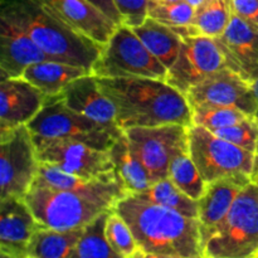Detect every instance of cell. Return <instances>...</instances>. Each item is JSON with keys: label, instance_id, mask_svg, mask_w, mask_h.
<instances>
[{"label": "cell", "instance_id": "6da1fadb", "mask_svg": "<svg viewBox=\"0 0 258 258\" xmlns=\"http://www.w3.org/2000/svg\"><path fill=\"white\" fill-rule=\"evenodd\" d=\"M113 209L130 227L139 247V257H204L198 218L184 216L134 194L121 198Z\"/></svg>", "mask_w": 258, "mask_h": 258}, {"label": "cell", "instance_id": "7a4b0ae2", "mask_svg": "<svg viewBox=\"0 0 258 258\" xmlns=\"http://www.w3.org/2000/svg\"><path fill=\"white\" fill-rule=\"evenodd\" d=\"M101 90L116 107V122L123 131L133 127L179 123L193 125L188 98L165 80L149 77L98 78Z\"/></svg>", "mask_w": 258, "mask_h": 258}, {"label": "cell", "instance_id": "3957f363", "mask_svg": "<svg viewBox=\"0 0 258 258\" xmlns=\"http://www.w3.org/2000/svg\"><path fill=\"white\" fill-rule=\"evenodd\" d=\"M0 18L32 38L50 60L92 71L102 49L73 29L45 0H0Z\"/></svg>", "mask_w": 258, "mask_h": 258}, {"label": "cell", "instance_id": "277c9868", "mask_svg": "<svg viewBox=\"0 0 258 258\" xmlns=\"http://www.w3.org/2000/svg\"><path fill=\"white\" fill-rule=\"evenodd\" d=\"M127 196L121 180H101L83 190H53L32 186L25 202L40 224L48 228L71 231L87 226L100 214L111 211Z\"/></svg>", "mask_w": 258, "mask_h": 258}, {"label": "cell", "instance_id": "5b68a950", "mask_svg": "<svg viewBox=\"0 0 258 258\" xmlns=\"http://www.w3.org/2000/svg\"><path fill=\"white\" fill-rule=\"evenodd\" d=\"M27 126L35 138L81 141L102 150H110L123 134L122 128L106 126L70 108L59 93L47 96L42 110Z\"/></svg>", "mask_w": 258, "mask_h": 258}, {"label": "cell", "instance_id": "8992f818", "mask_svg": "<svg viewBox=\"0 0 258 258\" xmlns=\"http://www.w3.org/2000/svg\"><path fill=\"white\" fill-rule=\"evenodd\" d=\"M208 258L258 257V184L252 180L204 246Z\"/></svg>", "mask_w": 258, "mask_h": 258}, {"label": "cell", "instance_id": "52a82bcc", "mask_svg": "<svg viewBox=\"0 0 258 258\" xmlns=\"http://www.w3.org/2000/svg\"><path fill=\"white\" fill-rule=\"evenodd\" d=\"M91 73L98 78L149 77L166 81L168 68L146 48L133 28L122 23L102 45Z\"/></svg>", "mask_w": 258, "mask_h": 258}, {"label": "cell", "instance_id": "ba28073f", "mask_svg": "<svg viewBox=\"0 0 258 258\" xmlns=\"http://www.w3.org/2000/svg\"><path fill=\"white\" fill-rule=\"evenodd\" d=\"M189 151L207 184L232 175L256 173L258 155L199 125L188 127Z\"/></svg>", "mask_w": 258, "mask_h": 258}, {"label": "cell", "instance_id": "9c48e42d", "mask_svg": "<svg viewBox=\"0 0 258 258\" xmlns=\"http://www.w3.org/2000/svg\"><path fill=\"white\" fill-rule=\"evenodd\" d=\"M40 161L27 125L0 133V199L25 198Z\"/></svg>", "mask_w": 258, "mask_h": 258}, {"label": "cell", "instance_id": "30bf717a", "mask_svg": "<svg viewBox=\"0 0 258 258\" xmlns=\"http://www.w3.org/2000/svg\"><path fill=\"white\" fill-rule=\"evenodd\" d=\"M40 163L50 164L86 180H120L108 150L75 140L33 136Z\"/></svg>", "mask_w": 258, "mask_h": 258}, {"label": "cell", "instance_id": "8fae6325", "mask_svg": "<svg viewBox=\"0 0 258 258\" xmlns=\"http://www.w3.org/2000/svg\"><path fill=\"white\" fill-rule=\"evenodd\" d=\"M227 67V60L214 38L183 37L180 52L168 70L166 82L185 95L191 87Z\"/></svg>", "mask_w": 258, "mask_h": 258}, {"label": "cell", "instance_id": "7c38bea8", "mask_svg": "<svg viewBox=\"0 0 258 258\" xmlns=\"http://www.w3.org/2000/svg\"><path fill=\"white\" fill-rule=\"evenodd\" d=\"M133 153L149 171L153 183L169 176L171 154L181 141L188 139V126L170 125L133 127L123 131Z\"/></svg>", "mask_w": 258, "mask_h": 258}, {"label": "cell", "instance_id": "4fadbf2b", "mask_svg": "<svg viewBox=\"0 0 258 258\" xmlns=\"http://www.w3.org/2000/svg\"><path fill=\"white\" fill-rule=\"evenodd\" d=\"M191 108L201 106L233 107L248 116L257 113V98L252 85L226 67L213 73L185 93Z\"/></svg>", "mask_w": 258, "mask_h": 258}, {"label": "cell", "instance_id": "5bb4252c", "mask_svg": "<svg viewBox=\"0 0 258 258\" xmlns=\"http://www.w3.org/2000/svg\"><path fill=\"white\" fill-rule=\"evenodd\" d=\"M0 254L7 258H28L33 234L44 227L38 222L24 198L0 199Z\"/></svg>", "mask_w": 258, "mask_h": 258}, {"label": "cell", "instance_id": "9a60e30c", "mask_svg": "<svg viewBox=\"0 0 258 258\" xmlns=\"http://www.w3.org/2000/svg\"><path fill=\"white\" fill-rule=\"evenodd\" d=\"M227 60V67L252 85L258 75V29L234 14L223 34L214 38Z\"/></svg>", "mask_w": 258, "mask_h": 258}, {"label": "cell", "instance_id": "2e32d148", "mask_svg": "<svg viewBox=\"0 0 258 258\" xmlns=\"http://www.w3.org/2000/svg\"><path fill=\"white\" fill-rule=\"evenodd\" d=\"M47 95L24 80L2 78L0 82V133L27 125L42 110Z\"/></svg>", "mask_w": 258, "mask_h": 258}, {"label": "cell", "instance_id": "e0dca14e", "mask_svg": "<svg viewBox=\"0 0 258 258\" xmlns=\"http://www.w3.org/2000/svg\"><path fill=\"white\" fill-rule=\"evenodd\" d=\"M252 180V176L239 174L207 184L204 194L198 201V219L201 222V233L204 246L224 221L238 194Z\"/></svg>", "mask_w": 258, "mask_h": 258}, {"label": "cell", "instance_id": "ac0fdd59", "mask_svg": "<svg viewBox=\"0 0 258 258\" xmlns=\"http://www.w3.org/2000/svg\"><path fill=\"white\" fill-rule=\"evenodd\" d=\"M0 77L19 78L29 66L49 57L24 32L0 18Z\"/></svg>", "mask_w": 258, "mask_h": 258}, {"label": "cell", "instance_id": "d6986e66", "mask_svg": "<svg viewBox=\"0 0 258 258\" xmlns=\"http://www.w3.org/2000/svg\"><path fill=\"white\" fill-rule=\"evenodd\" d=\"M59 95L72 110L106 126L118 127L115 105L101 90L96 76L87 75L72 81Z\"/></svg>", "mask_w": 258, "mask_h": 258}, {"label": "cell", "instance_id": "ffe728a7", "mask_svg": "<svg viewBox=\"0 0 258 258\" xmlns=\"http://www.w3.org/2000/svg\"><path fill=\"white\" fill-rule=\"evenodd\" d=\"M73 29L103 45L118 27L88 0H45Z\"/></svg>", "mask_w": 258, "mask_h": 258}, {"label": "cell", "instance_id": "44dd1931", "mask_svg": "<svg viewBox=\"0 0 258 258\" xmlns=\"http://www.w3.org/2000/svg\"><path fill=\"white\" fill-rule=\"evenodd\" d=\"M92 75L87 68L55 60H43L29 66L22 77L39 88L47 96L58 95L66 86L83 76Z\"/></svg>", "mask_w": 258, "mask_h": 258}, {"label": "cell", "instance_id": "7402d4cb", "mask_svg": "<svg viewBox=\"0 0 258 258\" xmlns=\"http://www.w3.org/2000/svg\"><path fill=\"white\" fill-rule=\"evenodd\" d=\"M131 28L146 48L169 70L180 52L183 37L171 27L151 17L146 18L143 24Z\"/></svg>", "mask_w": 258, "mask_h": 258}, {"label": "cell", "instance_id": "603a6c76", "mask_svg": "<svg viewBox=\"0 0 258 258\" xmlns=\"http://www.w3.org/2000/svg\"><path fill=\"white\" fill-rule=\"evenodd\" d=\"M108 151L127 194H140L153 184L145 165L128 146L125 133L113 143Z\"/></svg>", "mask_w": 258, "mask_h": 258}, {"label": "cell", "instance_id": "cb8c5ba5", "mask_svg": "<svg viewBox=\"0 0 258 258\" xmlns=\"http://www.w3.org/2000/svg\"><path fill=\"white\" fill-rule=\"evenodd\" d=\"M83 228L59 231L42 227L33 234L28 258H73Z\"/></svg>", "mask_w": 258, "mask_h": 258}, {"label": "cell", "instance_id": "d4e9b609", "mask_svg": "<svg viewBox=\"0 0 258 258\" xmlns=\"http://www.w3.org/2000/svg\"><path fill=\"white\" fill-rule=\"evenodd\" d=\"M169 178L190 198L199 201L204 194L207 183L201 176L189 151L188 139L181 141L171 154L169 161Z\"/></svg>", "mask_w": 258, "mask_h": 258}, {"label": "cell", "instance_id": "484cf974", "mask_svg": "<svg viewBox=\"0 0 258 258\" xmlns=\"http://www.w3.org/2000/svg\"><path fill=\"white\" fill-rule=\"evenodd\" d=\"M134 196L144 201L178 211L179 213L191 217V218L199 217L198 201L184 193L169 176L153 183L143 193L134 194Z\"/></svg>", "mask_w": 258, "mask_h": 258}, {"label": "cell", "instance_id": "4316f807", "mask_svg": "<svg viewBox=\"0 0 258 258\" xmlns=\"http://www.w3.org/2000/svg\"><path fill=\"white\" fill-rule=\"evenodd\" d=\"M232 17V0H207L196 9L191 28L196 35L218 38Z\"/></svg>", "mask_w": 258, "mask_h": 258}, {"label": "cell", "instance_id": "83f0119b", "mask_svg": "<svg viewBox=\"0 0 258 258\" xmlns=\"http://www.w3.org/2000/svg\"><path fill=\"white\" fill-rule=\"evenodd\" d=\"M113 209V208H112ZM110 211L83 227L73 258H121L110 246L106 237V222Z\"/></svg>", "mask_w": 258, "mask_h": 258}, {"label": "cell", "instance_id": "f1b7e54d", "mask_svg": "<svg viewBox=\"0 0 258 258\" xmlns=\"http://www.w3.org/2000/svg\"><path fill=\"white\" fill-rule=\"evenodd\" d=\"M98 181L101 180H86L54 165L40 163L33 186H43L53 190H83L92 188Z\"/></svg>", "mask_w": 258, "mask_h": 258}, {"label": "cell", "instance_id": "f546056e", "mask_svg": "<svg viewBox=\"0 0 258 258\" xmlns=\"http://www.w3.org/2000/svg\"><path fill=\"white\" fill-rule=\"evenodd\" d=\"M196 15V8L185 0L179 2H159L150 0L148 8V17L154 18L163 24L171 28L190 27Z\"/></svg>", "mask_w": 258, "mask_h": 258}, {"label": "cell", "instance_id": "4dcf8cb0", "mask_svg": "<svg viewBox=\"0 0 258 258\" xmlns=\"http://www.w3.org/2000/svg\"><path fill=\"white\" fill-rule=\"evenodd\" d=\"M106 237L113 251L121 258L139 257V247L135 237L125 219L111 209L106 222Z\"/></svg>", "mask_w": 258, "mask_h": 258}, {"label": "cell", "instance_id": "1f68e13d", "mask_svg": "<svg viewBox=\"0 0 258 258\" xmlns=\"http://www.w3.org/2000/svg\"><path fill=\"white\" fill-rule=\"evenodd\" d=\"M191 111L194 125L203 126L211 131L229 127L251 117L237 108L223 106H201L191 108Z\"/></svg>", "mask_w": 258, "mask_h": 258}, {"label": "cell", "instance_id": "d6a6232c", "mask_svg": "<svg viewBox=\"0 0 258 258\" xmlns=\"http://www.w3.org/2000/svg\"><path fill=\"white\" fill-rule=\"evenodd\" d=\"M213 133L258 155V120L253 116L229 127L214 130Z\"/></svg>", "mask_w": 258, "mask_h": 258}, {"label": "cell", "instance_id": "836d02e7", "mask_svg": "<svg viewBox=\"0 0 258 258\" xmlns=\"http://www.w3.org/2000/svg\"><path fill=\"white\" fill-rule=\"evenodd\" d=\"M120 10L123 24L138 27L148 18V8L150 0H113Z\"/></svg>", "mask_w": 258, "mask_h": 258}, {"label": "cell", "instance_id": "e575fe53", "mask_svg": "<svg viewBox=\"0 0 258 258\" xmlns=\"http://www.w3.org/2000/svg\"><path fill=\"white\" fill-rule=\"evenodd\" d=\"M232 10L258 29V0H232Z\"/></svg>", "mask_w": 258, "mask_h": 258}, {"label": "cell", "instance_id": "d590c367", "mask_svg": "<svg viewBox=\"0 0 258 258\" xmlns=\"http://www.w3.org/2000/svg\"><path fill=\"white\" fill-rule=\"evenodd\" d=\"M88 2H91L93 5H96L98 9L102 10L107 17H110L111 19L115 23H117L118 25L122 24V17H121L120 10L117 9V7H116L113 0H88Z\"/></svg>", "mask_w": 258, "mask_h": 258}, {"label": "cell", "instance_id": "8d00e7d4", "mask_svg": "<svg viewBox=\"0 0 258 258\" xmlns=\"http://www.w3.org/2000/svg\"><path fill=\"white\" fill-rule=\"evenodd\" d=\"M252 88H253L254 95H256V98H257V105H258V75L256 76V78H254V80H253V82H252ZM256 118L258 120V108H257Z\"/></svg>", "mask_w": 258, "mask_h": 258}, {"label": "cell", "instance_id": "74e56055", "mask_svg": "<svg viewBox=\"0 0 258 258\" xmlns=\"http://www.w3.org/2000/svg\"><path fill=\"white\" fill-rule=\"evenodd\" d=\"M185 2L189 3V4H190L191 7L196 8V9H197V8L201 7L202 4H204V3H206L207 0H185Z\"/></svg>", "mask_w": 258, "mask_h": 258}, {"label": "cell", "instance_id": "f35d334b", "mask_svg": "<svg viewBox=\"0 0 258 258\" xmlns=\"http://www.w3.org/2000/svg\"><path fill=\"white\" fill-rule=\"evenodd\" d=\"M253 181H256V183L258 184V164H257V169H256V173H254V175H253Z\"/></svg>", "mask_w": 258, "mask_h": 258}, {"label": "cell", "instance_id": "ab89813d", "mask_svg": "<svg viewBox=\"0 0 258 258\" xmlns=\"http://www.w3.org/2000/svg\"><path fill=\"white\" fill-rule=\"evenodd\" d=\"M159 2H179V0H159Z\"/></svg>", "mask_w": 258, "mask_h": 258}, {"label": "cell", "instance_id": "60d3db41", "mask_svg": "<svg viewBox=\"0 0 258 258\" xmlns=\"http://www.w3.org/2000/svg\"><path fill=\"white\" fill-rule=\"evenodd\" d=\"M257 258H258V257H257Z\"/></svg>", "mask_w": 258, "mask_h": 258}]
</instances>
